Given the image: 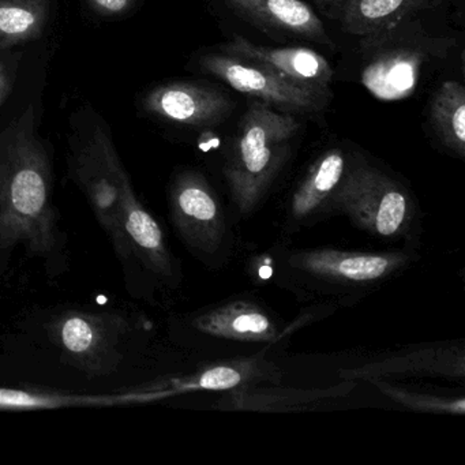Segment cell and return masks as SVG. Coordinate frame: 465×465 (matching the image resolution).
I'll return each mask as SVG.
<instances>
[{"label":"cell","mask_w":465,"mask_h":465,"mask_svg":"<svg viewBox=\"0 0 465 465\" xmlns=\"http://www.w3.org/2000/svg\"><path fill=\"white\" fill-rule=\"evenodd\" d=\"M25 244L47 255L58 244L51 205V165L36 130V113H25L0 132V249Z\"/></svg>","instance_id":"cell-1"},{"label":"cell","mask_w":465,"mask_h":465,"mask_svg":"<svg viewBox=\"0 0 465 465\" xmlns=\"http://www.w3.org/2000/svg\"><path fill=\"white\" fill-rule=\"evenodd\" d=\"M299 129L295 116L262 102L252 103L242 116L223 171L239 214L252 213L262 200Z\"/></svg>","instance_id":"cell-2"},{"label":"cell","mask_w":465,"mask_h":465,"mask_svg":"<svg viewBox=\"0 0 465 465\" xmlns=\"http://www.w3.org/2000/svg\"><path fill=\"white\" fill-rule=\"evenodd\" d=\"M329 212L347 214L358 227L383 239L410 238L418 220L410 192L382 171L366 164L347 167Z\"/></svg>","instance_id":"cell-3"},{"label":"cell","mask_w":465,"mask_h":465,"mask_svg":"<svg viewBox=\"0 0 465 465\" xmlns=\"http://www.w3.org/2000/svg\"><path fill=\"white\" fill-rule=\"evenodd\" d=\"M72 173L116 254L124 260L132 258L122 231V219L127 201L135 193L113 141L104 130L97 127L94 135L75 149Z\"/></svg>","instance_id":"cell-4"},{"label":"cell","mask_w":465,"mask_h":465,"mask_svg":"<svg viewBox=\"0 0 465 465\" xmlns=\"http://www.w3.org/2000/svg\"><path fill=\"white\" fill-rule=\"evenodd\" d=\"M170 213L187 247L209 265L228 257L231 230L224 208L201 173L186 171L171 184Z\"/></svg>","instance_id":"cell-5"},{"label":"cell","mask_w":465,"mask_h":465,"mask_svg":"<svg viewBox=\"0 0 465 465\" xmlns=\"http://www.w3.org/2000/svg\"><path fill=\"white\" fill-rule=\"evenodd\" d=\"M361 45L366 51L361 83L377 99L394 102L412 94L421 64L434 54H442L451 42L399 35L391 28L363 37Z\"/></svg>","instance_id":"cell-6"},{"label":"cell","mask_w":465,"mask_h":465,"mask_svg":"<svg viewBox=\"0 0 465 465\" xmlns=\"http://www.w3.org/2000/svg\"><path fill=\"white\" fill-rule=\"evenodd\" d=\"M405 252H351L339 250H303L288 255L292 277L323 291L367 290L391 279L410 262Z\"/></svg>","instance_id":"cell-7"},{"label":"cell","mask_w":465,"mask_h":465,"mask_svg":"<svg viewBox=\"0 0 465 465\" xmlns=\"http://www.w3.org/2000/svg\"><path fill=\"white\" fill-rule=\"evenodd\" d=\"M126 329L121 315L78 310L54 318L48 334L73 364L89 374L104 375L121 361L118 347Z\"/></svg>","instance_id":"cell-8"},{"label":"cell","mask_w":465,"mask_h":465,"mask_svg":"<svg viewBox=\"0 0 465 465\" xmlns=\"http://www.w3.org/2000/svg\"><path fill=\"white\" fill-rule=\"evenodd\" d=\"M200 67L233 91L274 105L284 113H315L325 104L323 92L291 83L262 64L238 56L206 54L201 56Z\"/></svg>","instance_id":"cell-9"},{"label":"cell","mask_w":465,"mask_h":465,"mask_svg":"<svg viewBox=\"0 0 465 465\" xmlns=\"http://www.w3.org/2000/svg\"><path fill=\"white\" fill-rule=\"evenodd\" d=\"M143 110L171 124L212 127L222 124L233 104L230 97L211 86L194 83H171L146 94Z\"/></svg>","instance_id":"cell-10"},{"label":"cell","mask_w":465,"mask_h":465,"mask_svg":"<svg viewBox=\"0 0 465 465\" xmlns=\"http://www.w3.org/2000/svg\"><path fill=\"white\" fill-rule=\"evenodd\" d=\"M228 55L262 64L285 80L314 91L325 92L333 78V69L321 54L303 47L272 48L255 45L242 36L223 45Z\"/></svg>","instance_id":"cell-11"},{"label":"cell","mask_w":465,"mask_h":465,"mask_svg":"<svg viewBox=\"0 0 465 465\" xmlns=\"http://www.w3.org/2000/svg\"><path fill=\"white\" fill-rule=\"evenodd\" d=\"M235 15L260 28L334 47L322 21L303 0H223Z\"/></svg>","instance_id":"cell-12"},{"label":"cell","mask_w":465,"mask_h":465,"mask_svg":"<svg viewBox=\"0 0 465 465\" xmlns=\"http://www.w3.org/2000/svg\"><path fill=\"white\" fill-rule=\"evenodd\" d=\"M193 328L214 339L238 344H263L280 337L276 321L268 312L250 302H231L198 315Z\"/></svg>","instance_id":"cell-13"},{"label":"cell","mask_w":465,"mask_h":465,"mask_svg":"<svg viewBox=\"0 0 465 465\" xmlns=\"http://www.w3.org/2000/svg\"><path fill=\"white\" fill-rule=\"evenodd\" d=\"M122 231L133 258H138L159 279L176 280V268L159 223L133 195L124 206Z\"/></svg>","instance_id":"cell-14"},{"label":"cell","mask_w":465,"mask_h":465,"mask_svg":"<svg viewBox=\"0 0 465 465\" xmlns=\"http://www.w3.org/2000/svg\"><path fill=\"white\" fill-rule=\"evenodd\" d=\"M347 167L344 152L340 149L325 152L312 165L291 200L288 212L291 225H301L329 213V203Z\"/></svg>","instance_id":"cell-15"},{"label":"cell","mask_w":465,"mask_h":465,"mask_svg":"<svg viewBox=\"0 0 465 465\" xmlns=\"http://www.w3.org/2000/svg\"><path fill=\"white\" fill-rule=\"evenodd\" d=\"M437 0H344L340 20L348 34L374 36L401 25L411 15L434 6Z\"/></svg>","instance_id":"cell-16"},{"label":"cell","mask_w":465,"mask_h":465,"mask_svg":"<svg viewBox=\"0 0 465 465\" xmlns=\"http://www.w3.org/2000/svg\"><path fill=\"white\" fill-rule=\"evenodd\" d=\"M461 358V356H457ZM456 355L454 348L448 352L442 348H429L421 350L412 355L393 356V358L383 359L378 363L369 364L361 369L347 371L345 374L350 378H361V380H375V378L385 377V375L400 374V372H432V374L449 375L453 377L459 371L464 372V367H456Z\"/></svg>","instance_id":"cell-17"},{"label":"cell","mask_w":465,"mask_h":465,"mask_svg":"<svg viewBox=\"0 0 465 465\" xmlns=\"http://www.w3.org/2000/svg\"><path fill=\"white\" fill-rule=\"evenodd\" d=\"M48 17V0H0V50L39 39Z\"/></svg>","instance_id":"cell-18"},{"label":"cell","mask_w":465,"mask_h":465,"mask_svg":"<svg viewBox=\"0 0 465 465\" xmlns=\"http://www.w3.org/2000/svg\"><path fill=\"white\" fill-rule=\"evenodd\" d=\"M156 400L152 393L122 394V396H64L47 391H20V389L0 388V410L37 411L55 410L80 405H113L121 402L149 401Z\"/></svg>","instance_id":"cell-19"},{"label":"cell","mask_w":465,"mask_h":465,"mask_svg":"<svg viewBox=\"0 0 465 465\" xmlns=\"http://www.w3.org/2000/svg\"><path fill=\"white\" fill-rule=\"evenodd\" d=\"M431 124L446 148L465 154V89L456 81L443 84L432 97Z\"/></svg>","instance_id":"cell-20"},{"label":"cell","mask_w":465,"mask_h":465,"mask_svg":"<svg viewBox=\"0 0 465 465\" xmlns=\"http://www.w3.org/2000/svg\"><path fill=\"white\" fill-rule=\"evenodd\" d=\"M371 381L386 396L401 402L402 405L411 408V410L423 411V412L454 413V415L464 413L465 401L462 397H460V399H437V397L410 393V391H402V389L393 388V386L388 385L382 381Z\"/></svg>","instance_id":"cell-21"},{"label":"cell","mask_w":465,"mask_h":465,"mask_svg":"<svg viewBox=\"0 0 465 465\" xmlns=\"http://www.w3.org/2000/svg\"><path fill=\"white\" fill-rule=\"evenodd\" d=\"M89 6L102 15H122L129 13L135 0H86Z\"/></svg>","instance_id":"cell-22"},{"label":"cell","mask_w":465,"mask_h":465,"mask_svg":"<svg viewBox=\"0 0 465 465\" xmlns=\"http://www.w3.org/2000/svg\"><path fill=\"white\" fill-rule=\"evenodd\" d=\"M13 83L15 78H13L12 69L9 64L0 61V105L6 102L7 96L12 92Z\"/></svg>","instance_id":"cell-23"},{"label":"cell","mask_w":465,"mask_h":465,"mask_svg":"<svg viewBox=\"0 0 465 465\" xmlns=\"http://www.w3.org/2000/svg\"><path fill=\"white\" fill-rule=\"evenodd\" d=\"M258 276H260L261 279H263V280L271 279V276H272L271 266H262V268L260 269V272H258Z\"/></svg>","instance_id":"cell-24"},{"label":"cell","mask_w":465,"mask_h":465,"mask_svg":"<svg viewBox=\"0 0 465 465\" xmlns=\"http://www.w3.org/2000/svg\"><path fill=\"white\" fill-rule=\"evenodd\" d=\"M326 2H328V4L336 5V6L339 7L344 0H326Z\"/></svg>","instance_id":"cell-25"}]
</instances>
